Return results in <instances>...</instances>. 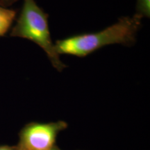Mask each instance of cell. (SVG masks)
<instances>
[{"instance_id":"6da1fadb","label":"cell","mask_w":150,"mask_h":150,"mask_svg":"<svg viewBox=\"0 0 150 150\" xmlns=\"http://www.w3.org/2000/svg\"><path fill=\"white\" fill-rule=\"evenodd\" d=\"M142 17H122L104 30L74 35L58 40L54 43L57 53L86 57L105 46L113 44L131 47L136 42L137 33L142 26Z\"/></svg>"},{"instance_id":"7a4b0ae2","label":"cell","mask_w":150,"mask_h":150,"mask_svg":"<svg viewBox=\"0 0 150 150\" xmlns=\"http://www.w3.org/2000/svg\"><path fill=\"white\" fill-rule=\"evenodd\" d=\"M48 14L35 0H24L21 11L10 35L32 41L44 50L54 68L62 72L67 66L60 59L52 40L48 24Z\"/></svg>"},{"instance_id":"3957f363","label":"cell","mask_w":150,"mask_h":150,"mask_svg":"<svg viewBox=\"0 0 150 150\" xmlns=\"http://www.w3.org/2000/svg\"><path fill=\"white\" fill-rule=\"evenodd\" d=\"M64 122L31 123L22 131L18 150H49L53 148L58 133L66 127Z\"/></svg>"},{"instance_id":"277c9868","label":"cell","mask_w":150,"mask_h":150,"mask_svg":"<svg viewBox=\"0 0 150 150\" xmlns=\"http://www.w3.org/2000/svg\"><path fill=\"white\" fill-rule=\"evenodd\" d=\"M16 17V11L0 6V37L8 31Z\"/></svg>"},{"instance_id":"5b68a950","label":"cell","mask_w":150,"mask_h":150,"mask_svg":"<svg viewBox=\"0 0 150 150\" xmlns=\"http://www.w3.org/2000/svg\"><path fill=\"white\" fill-rule=\"evenodd\" d=\"M136 14L142 18L150 17V0H137Z\"/></svg>"},{"instance_id":"8992f818","label":"cell","mask_w":150,"mask_h":150,"mask_svg":"<svg viewBox=\"0 0 150 150\" xmlns=\"http://www.w3.org/2000/svg\"><path fill=\"white\" fill-rule=\"evenodd\" d=\"M19 0H0V6L4 8H8L12 6Z\"/></svg>"},{"instance_id":"52a82bcc","label":"cell","mask_w":150,"mask_h":150,"mask_svg":"<svg viewBox=\"0 0 150 150\" xmlns=\"http://www.w3.org/2000/svg\"><path fill=\"white\" fill-rule=\"evenodd\" d=\"M0 150H13L11 148L8 147H0Z\"/></svg>"},{"instance_id":"ba28073f","label":"cell","mask_w":150,"mask_h":150,"mask_svg":"<svg viewBox=\"0 0 150 150\" xmlns=\"http://www.w3.org/2000/svg\"><path fill=\"white\" fill-rule=\"evenodd\" d=\"M49 150H57V149H54V148H52V149H49Z\"/></svg>"}]
</instances>
